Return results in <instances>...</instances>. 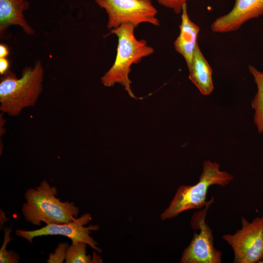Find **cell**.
<instances>
[{"mask_svg":"<svg viewBox=\"0 0 263 263\" xmlns=\"http://www.w3.org/2000/svg\"><path fill=\"white\" fill-rule=\"evenodd\" d=\"M44 69L40 61L26 67L18 78L8 70L0 79V111L10 116L19 115L22 110L34 106L42 91Z\"/></svg>","mask_w":263,"mask_h":263,"instance_id":"obj_1","label":"cell"},{"mask_svg":"<svg viewBox=\"0 0 263 263\" xmlns=\"http://www.w3.org/2000/svg\"><path fill=\"white\" fill-rule=\"evenodd\" d=\"M57 194L56 188L45 179L35 188L28 189L24 194L26 203L21 208L25 220L38 226L42 222L61 224L75 220L78 207L73 202H62L56 197Z\"/></svg>","mask_w":263,"mask_h":263,"instance_id":"obj_2","label":"cell"},{"mask_svg":"<svg viewBox=\"0 0 263 263\" xmlns=\"http://www.w3.org/2000/svg\"><path fill=\"white\" fill-rule=\"evenodd\" d=\"M135 28L132 24L126 23L111 30V34L118 38L117 54L113 65L101 78V83L106 87L120 84L132 98H135V95L129 78L131 67L154 52L153 48L149 46L146 40L136 39L134 34Z\"/></svg>","mask_w":263,"mask_h":263,"instance_id":"obj_3","label":"cell"},{"mask_svg":"<svg viewBox=\"0 0 263 263\" xmlns=\"http://www.w3.org/2000/svg\"><path fill=\"white\" fill-rule=\"evenodd\" d=\"M233 179V175L220 170L218 163L205 160L198 182L193 186L179 187L169 205L161 214V219H170L186 210L202 208L208 203L206 202L207 195L210 186L224 187Z\"/></svg>","mask_w":263,"mask_h":263,"instance_id":"obj_4","label":"cell"},{"mask_svg":"<svg viewBox=\"0 0 263 263\" xmlns=\"http://www.w3.org/2000/svg\"><path fill=\"white\" fill-rule=\"evenodd\" d=\"M95 2L105 10L108 17L107 27L110 30L126 23L135 27L142 23L160 25L156 18L157 11L151 0H95Z\"/></svg>","mask_w":263,"mask_h":263,"instance_id":"obj_5","label":"cell"},{"mask_svg":"<svg viewBox=\"0 0 263 263\" xmlns=\"http://www.w3.org/2000/svg\"><path fill=\"white\" fill-rule=\"evenodd\" d=\"M242 227L222 238L232 247L234 263H258L263 255V216L251 222L241 218Z\"/></svg>","mask_w":263,"mask_h":263,"instance_id":"obj_6","label":"cell"},{"mask_svg":"<svg viewBox=\"0 0 263 263\" xmlns=\"http://www.w3.org/2000/svg\"><path fill=\"white\" fill-rule=\"evenodd\" d=\"M90 213H86L72 222L61 224H47L44 227L35 230L18 229L16 234L33 243V239L36 237L46 235H62L69 238L72 243L84 242L99 253L101 248L97 246L98 243L90 236L92 230H97L98 225H90L85 226L91 220Z\"/></svg>","mask_w":263,"mask_h":263,"instance_id":"obj_7","label":"cell"},{"mask_svg":"<svg viewBox=\"0 0 263 263\" xmlns=\"http://www.w3.org/2000/svg\"><path fill=\"white\" fill-rule=\"evenodd\" d=\"M206 211L199 219L191 222L198 226L200 233L195 232L180 259L181 263H220L222 252L215 248L212 230L205 222Z\"/></svg>","mask_w":263,"mask_h":263,"instance_id":"obj_8","label":"cell"},{"mask_svg":"<svg viewBox=\"0 0 263 263\" xmlns=\"http://www.w3.org/2000/svg\"><path fill=\"white\" fill-rule=\"evenodd\" d=\"M262 15L263 0H235L231 11L215 19L210 28L215 33L234 31L247 21Z\"/></svg>","mask_w":263,"mask_h":263,"instance_id":"obj_9","label":"cell"},{"mask_svg":"<svg viewBox=\"0 0 263 263\" xmlns=\"http://www.w3.org/2000/svg\"><path fill=\"white\" fill-rule=\"evenodd\" d=\"M29 7L26 0H0V34L1 37L10 26H19L29 35L34 34V29L27 23L23 12Z\"/></svg>","mask_w":263,"mask_h":263,"instance_id":"obj_10","label":"cell"},{"mask_svg":"<svg viewBox=\"0 0 263 263\" xmlns=\"http://www.w3.org/2000/svg\"><path fill=\"white\" fill-rule=\"evenodd\" d=\"M180 34L174 42L175 50L182 55L188 68L192 62L194 50L197 44V38L200 28L191 20L188 15L187 3L182 8Z\"/></svg>","mask_w":263,"mask_h":263,"instance_id":"obj_11","label":"cell"},{"mask_svg":"<svg viewBox=\"0 0 263 263\" xmlns=\"http://www.w3.org/2000/svg\"><path fill=\"white\" fill-rule=\"evenodd\" d=\"M189 70V78L203 95H208L214 89L212 69L201 52L199 45L196 46Z\"/></svg>","mask_w":263,"mask_h":263,"instance_id":"obj_12","label":"cell"},{"mask_svg":"<svg viewBox=\"0 0 263 263\" xmlns=\"http://www.w3.org/2000/svg\"><path fill=\"white\" fill-rule=\"evenodd\" d=\"M249 71L252 75L257 86V92L251 102L254 111L253 121L260 133L263 132V72L253 66H248Z\"/></svg>","mask_w":263,"mask_h":263,"instance_id":"obj_13","label":"cell"},{"mask_svg":"<svg viewBox=\"0 0 263 263\" xmlns=\"http://www.w3.org/2000/svg\"><path fill=\"white\" fill-rule=\"evenodd\" d=\"M84 242L72 243L68 247L65 258L66 263H102V260L97 254L92 257L86 254V246Z\"/></svg>","mask_w":263,"mask_h":263,"instance_id":"obj_14","label":"cell"},{"mask_svg":"<svg viewBox=\"0 0 263 263\" xmlns=\"http://www.w3.org/2000/svg\"><path fill=\"white\" fill-rule=\"evenodd\" d=\"M4 236L3 244L0 249V263H18L19 259L18 254L12 250H7V244L12 239L10 237V233L12 231L11 227L4 228Z\"/></svg>","mask_w":263,"mask_h":263,"instance_id":"obj_15","label":"cell"},{"mask_svg":"<svg viewBox=\"0 0 263 263\" xmlns=\"http://www.w3.org/2000/svg\"><path fill=\"white\" fill-rule=\"evenodd\" d=\"M69 244L67 243H60L54 253L49 254L47 262L49 263H62L65 260L66 252Z\"/></svg>","mask_w":263,"mask_h":263,"instance_id":"obj_16","label":"cell"},{"mask_svg":"<svg viewBox=\"0 0 263 263\" xmlns=\"http://www.w3.org/2000/svg\"><path fill=\"white\" fill-rule=\"evenodd\" d=\"M188 0H157V1L161 5L173 10L178 14L182 12L183 5Z\"/></svg>","mask_w":263,"mask_h":263,"instance_id":"obj_17","label":"cell"},{"mask_svg":"<svg viewBox=\"0 0 263 263\" xmlns=\"http://www.w3.org/2000/svg\"><path fill=\"white\" fill-rule=\"evenodd\" d=\"M9 67V62L6 58H0V74L3 75L7 71Z\"/></svg>","mask_w":263,"mask_h":263,"instance_id":"obj_18","label":"cell"},{"mask_svg":"<svg viewBox=\"0 0 263 263\" xmlns=\"http://www.w3.org/2000/svg\"><path fill=\"white\" fill-rule=\"evenodd\" d=\"M9 54L7 47L3 44H0V58L6 57Z\"/></svg>","mask_w":263,"mask_h":263,"instance_id":"obj_19","label":"cell"},{"mask_svg":"<svg viewBox=\"0 0 263 263\" xmlns=\"http://www.w3.org/2000/svg\"><path fill=\"white\" fill-rule=\"evenodd\" d=\"M258 263H263V255L262 257V258H261V259L259 260Z\"/></svg>","mask_w":263,"mask_h":263,"instance_id":"obj_20","label":"cell"}]
</instances>
